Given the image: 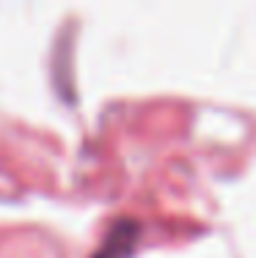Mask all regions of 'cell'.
Listing matches in <instances>:
<instances>
[{"label":"cell","mask_w":256,"mask_h":258,"mask_svg":"<svg viewBox=\"0 0 256 258\" xmlns=\"http://www.w3.org/2000/svg\"><path fill=\"white\" fill-rule=\"evenodd\" d=\"M135 244H138V225L132 220H121V223L113 225L102 250L94 253V258H127Z\"/></svg>","instance_id":"6da1fadb"}]
</instances>
